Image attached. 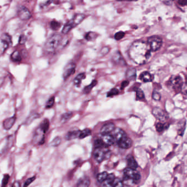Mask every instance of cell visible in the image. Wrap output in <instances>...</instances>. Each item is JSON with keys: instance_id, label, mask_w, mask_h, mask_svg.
<instances>
[{"instance_id": "cell-46", "label": "cell", "mask_w": 187, "mask_h": 187, "mask_svg": "<svg viewBox=\"0 0 187 187\" xmlns=\"http://www.w3.org/2000/svg\"><path fill=\"white\" fill-rule=\"evenodd\" d=\"M152 98L153 100L155 101H159L161 99V95L158 92H153L152 94Z\"/></svg>"}, {"instance_id": "cell-43", "label": "cell", "mask_w": 187, "mask_h": 187, "mask_svg": "<svg viewBox=\"0 0 187 187\" xmlns=\"http://www.w3.org/2000/svg\"><path fill=\"white\" fill-rule=\"evenodd\" d=\"M136 97L139 100H142L144 98V92L141 89H138L136 90Z\"/></svg>"}, {"instance_id": "cell-51", "label": "cell", "mask_w": 187, "mask_h": 187, "mask_svg": "<svg viewBox=\"0 0 187 187\" xmlns=\"http://www.w3.org/2000/svg\"><path fill=\"white\" fill-rule=\"evenodd\" d=\"M52 1L53 0H47L46 1H45L44 2H43V4H41V7H42V8L47 7V6H48V5L50 4L52 2Z\"/></svg>"}, {"instance_id": "cell-50", "label": "cell", "mask_w": 187, "mask_h": 187, "mask_svg": "<svg viewBox=\"0 0 187 187\" xmlns=\"http://www.w3.org/2000/svg\"><path fill=\"white\" fill-rule=\"evenodd\" d=\"M181 92L184 94H187V80L185 83H183V86L181 89Z\"/></svg>"}, {"instance_id": "cell-34", "label": "cell", "mask_w": 187, "mask_h": 187, "mask_svg": "<svg viewBox=\"0 0 187 187\" xmlns=\"http://www.w3.org/2000/svg\"><path fill=\"white\" fill-rule=\"evenodd\" d=\"M97 34L95 32H89L88 33H87L85 35V38L87 41H93V40L95 39H96V37H97Z\"/></svg>"}, {"instance_id": "cell-53", "label": "cell", "mask_w": 187, "mask_h": 187, "mask_svg": "<svg viewBox=\"0 0 187 187\" xmlns=\"http://www.w3.org/2000/svg\"><path fill=\"white\" fill-rule=\"evenodd\" d=\"M178 2L182 6H187V0H178Z\"/></svg>"}, {"instance_id": "cell-17", "label": "cell", "mask_w": 187, "mask_h": 187, "mask_svg": "<svg viewBox=\"0 0 187 187\" xmlns=\"http://www.w3.org/2000/svg\"><path fill=\"white\" fill-rule=\"evenodd\" d=\"M101 139L102 140L103 142L104 143L105 146H109L112 145L115 142V139L112 134H106V135H102V137Z\"/></svg>"}, {"instance_id": "cell-5", "label": "cell", "mask_w": 187, "mask_h": 187, "mask_svg": "<svg viewBox=\"0 0 187 187\" xmlns=\"http://www.w3.org/2000/svg\"><path fill=\"white\" fill-rule=\"evenodd\" d=\"M147 43L151 51L155 52L161 48L162 41L160 37L158 36H153L148 38Z\"/></svg>"}, {"instance_id": "cell-10", "label": "cell", "mask_w": 187, "mask_h": 187, "mask_svg": "<svg viewBox=\"0 0 187 187\" xmlns=\"http://www.w3.org/2000/svg\"><path fill=\"white\" fill-rule=\"evenodd\" d=\"M118 144L120 148L123 149H129L132 145V141L131 139L126 136L119 141L118 142Z\"/></svg>"}, {"instance_id": "cell-7", "label": "cell", "mask_w": 187, "mask_h": 187, "mask_svg": "<svg viewBox=\"0 0 187 187\" xmlns=\"http://www.w3.org/2000/svg\"><path fill=\"white\" fill-rule=\"evenodd\" d=\"M152 114L157 119L161 122H165L169 118L168 114L165 111L158 107H154L153 109Z\"/></svg>"}, {"instance_id": "cell-56", "label": "cell", "mask_w": 187, "mask_h": 187, "mask_svg": "<svg viewBox=\"0 0 187 187\" xmlns=\"http://www.w3.org/2000/svg\"><path fill=\"white\" fill-rule=\"evenodd\" d=\"M119 1H137V0H117Z\"/></svg>"}, {"instance_id": "cell-14", "label": "cell", "mask_w": 187, "mask_h": 187, "mask_svg": "<svg viewBox=\"0 0 187 187\" xmlns=\"http://www.w3.org/2000/svg\"><path fill=\"white\" fill-rule=\"evenodd\" d=\"M76 65L74 64H70L66 67L64 73L63 74V78L64 80L69 78L72 74H74L75 71Z\"/></svg>"}, {"instance_id": "cell-26", "label": "cell", "mask_w": 187, "mask_h": 187, "mask_svg": "<svg viewBox=\"0 0 187 187\" xmlns=\"http://www.w3.org/2000/svg\"><path fill=\"white\" fill-rule=\"evenodd\" d=\"M186 128V120L185 119H182L181 121L179 122L177 127L178 134L180 136H183L184 131Z\"/></svg>"}, {"instance_id": "cell-44", "label": "cell", "mask_w": 187, "mask_h": 187, "mask_svg": "<svg viewBox=\"0 0 187 187\" xmlns=\"http://www.w3.org/2000/svg\"><path fill=\"white\" fill-rule=\"evenodd\" d=\"M9 179V176L8 174H6L4 176V178L2 181V187H5L7 183H8Z\"/></svg>"}, {"instance_id": "cell-2", "label": "cell", "mask_w": 187, "mask_h": 187, "mask_svg": "<svg viewBox=\"0 0 187 187\" xmlns=\"http://www.w3.org/2000/svg\"><path fill=\"white\" fill-rule=\"evenodd\" d=\"M62 41L61 35L58 34H54L51 36L46 41L44 44V49L48 52H53L57 49Z\"/></svg>"}, {"instance_id": "cell-38", "label": "cell", "mask_w": 187, "mask_h": 187, "mask_svg": "<svg viewBox=\"0 0 187 187\" xmlns=\"http://www.w3.org/2000/svg\"><path fill=\"white\" fill-rule=\"evenodd\" d=\"M61 141L60 137H55L54 139L53 140L50 144V146H52L53 147H57V146H59L60 144Z\"/></svg>"}, {"instance_id": "cell-20", "label": "cell", "mask_w": 187, "mask_h": 187, "mask_svg": "<svg viewBox=\"0 0 187 187\" xmlns=\"http://www.w3.org/2000/svg\"><path fill=\"white\" fill-rule=\"evenodd\" d=\"M115 179V176L113 174H108L107 178L102 183L103 187H113V182Z\"/></svg>"}, {"instance_id": "cell-57", "label": "cell", "mask_w": 187, "mask_h": 187, "mask_svg": "<svg viewBox=\"0 0 187 187\" xmlns=\"http://www.w3.org/2000/svg\"><path fill=\"white\" fill-rule=\"evenodd\" d=\"M186 187H187V186H186Z\"/></svg>"}, {"instance_id": "cell-4", "label": "cell", "mask_w": 187, "mask_h": 187, "mask_svg": "<svg viewBox=\"0 0 187 187\" xmlns=\"http://www.w3.org/2000/svg\"><path fill=\"white\" fill-rule=\"evenodd\" d=\"M123 179L125 181L131 180L133 183L138 184L141 179V175L136 170L127 167L124 170Z\"/></svg>"}, {"instance_id": "cell-25", "label": "cell", "mask_w": 187, "mask_h": 187, "mask_svg": "<svg viewBox=\"0 0 187 187\" xmlns=\"http://www.w3.org/2000/svg\"><path fill=\"white\" fill-rule=\"evenodd\" d=\"M11 59L13 62H20L22 61V55L18 50H15L12 53L11 55Z\"/></svg>"}, {"instance_id": "cell-18", "label": "cell", "mask_w": 187, "mask_h": 187, "mask_svg": "<svg viewBox=\"0 0 187 187\" xmlns=\"http://www.w3.org/2000/svg\"><path fill=\"white\" fill-rule=\"evenodd\" d=\"M126 161L128 167L133 170H136V169L138 167V164L132 155H128L126 157Z\"/></svg>"}, {"instance_id": "cell-23", "label": "cell", "mask_w": 187, "mask_h": 187, "mask_svg": "<svg viewBox=\"0 0 187 187\" xmlns=\"http://www.w3.org/2000/svg\"><path fill=\"white\" fill-rule=\"evenodd\" d=\"M113 60L117 64L122 65H125V61L124 60V59L122 57L121 54L119 52L116 53L114 54L113 57Z\"/></svg>"}, {"instance_id": "cell-30", "label": "cell", "mask_w": 187, "mask_h": 187, "mask_svg": "<svg viewBox=\"0 0 187 187\" xmlns=\"http://www.w3.org/2000/svg\"><path fill=\"white\" fill-rule=\"evenodd\" d=\"M39 127L46 133L49 127V122L47 119H45L43 122L41 123Z\"/></svg>"}, {"instance_id": "cell-35", "label": "cell", "mask_w": 187, "mask_h": 187, "mask_svg": "<svg viewBox=\"0 0 187 187\" xmlns=\"http://www.w3.org/2000/svg\"><path fill=\"white\" fill-rule=\"evenodd\" d=\"M61 27V24L59 22L55 20H53L50 22V28L53 30H58Z\"/></svg>"}, {"instance_id": "cell-28", "label": "cell", "mask_w": 187, "mask_h": 187, "mask_svg": "<svg viewBox=\"0 0 187 187\" xmlns=\"http://www.w3.org/2000/svg\"><path fill=\"white\" fill-rule=\"evenodd\" d=\"M156 130L158 132H160L166 129H167L169 127V125L166 123H162L161 122L158 123L156 125Z\"/></svg>"}, {"instance_id": "cell-32", "label": "cell", "mask_w": 187, "mask_h": 187, "mask_svg": "<svg viewBox=\"0 0 187 187\" xmlns=\"http://www.w3.org/2000/svg\"><path fill=\"white\" fill-rule=\"evenodd\" d=\"M85 78V75L84 74H78L77 76L74 78V84L77 86L79 85L82 81V80Z\"/></svg>"}, {"instance_id": "cell-8", "label": "cell", "mask_w": 187, "mask_h": 187, "mask_svg": "<svg viewBox=\"0 0 187 187\" xmlns=\"http://www.w3.org/2000/svg\"><path fill=\"white\" fill-rule=\"evenodd\" d=\"M18 16L22 20H27L30 19L32 15L29 9L22 6L18 10Z\"/></svg>"}, {"instance_id": "cell-37", "label": "cell", "mask_w": 187, "mask_h": 187, "mask_svg": "<svg viewBox=\"0 0 187 187\" xmlns=\"http://www.w3.org/2000/svg\"><path fill=\"white\" fill-rule=\"evenodd\" d=\"M72 116V112H67L62 115L61 118V121L62 123H65L68 121Z\"/></svg>"}, {"instance_id": "cell-15", "label": "cell", "mask_w": 187, "mask_h": 187, "mask_svg": "<svg viewBox=\"0 0 187 187\" xmlns=\"http://www.w3.org/2000/svg\"><path fill=\"white\" fill-rule=\"evenodd\" d=\"M85 18V15L84 14L79 13V14H76L72 18V19L70 20V22L72 24V26H74V27H75L80 23H81Z\"/></svg>"}, {"instance_id": "cell-16", "label": "cell", "mask_w": 187, "mask_h": 187, "mask_svg": "<svg viewBox=\"0 0 187 187\" xmlns=\"http://www.w3.org/2000/svg\"><path fill=\"white\" fill-rule=\"evenodd\" d=\"M15 120H16V118L15 116L6 119L3 122L4 128L6 130H10L14 125Z\"/></svg>"}, {"instance_id": "cell-49", "label": "cell", "mask_w": 187, "mask_h": 187, "mask_svg": "<svg viewBox=\"0 0 187 187\" xmlns=\"http://www.w3.org/2000/svg\"><path fill=\"white\" fill-rule=\"evenodd\" d=\"M26 37L25 35H20V37H19V42L20 44H24L26 42Z\"/></svg>"}, {"instance_id": "cell-52", "label": "cell", "mask_w": 187, "mask_h": 187, "mask_svg": "<svg viewBox=\"0 0 187 187\" xmlns=\"http://www.w3.org/2000/svg\"><path fill=\"white\" fill-rule=\"evenodd\" d=\"M129 84V81H125L124 82H123L121 85V89L123 90L125 88H126Z\"/></svg>"}, {"instance_id": "cell-19", "label": "cell", "mask_w": 187, "mask_h": 187, "mask_svg": "<svg viewBox=\"0 0 187 187\" xmlns=\"http://www.w3.org/2000/svg\"><path fill=\"white\" fill-rule=\"evenodd\" d=\"M90 185V179L87 176H84L79 179L77 187H89Z\"/></svg>"}, {"instance_id": "cell-47", "label": "cell", "mask_w": 187, "mask_h": 187, "mask_svg": "<svg viewBox=\"0 0 187 187\" xmlns=\"http://www.w3.org/2000/svg\"><path fill=\"white\" fill-rule=\"evenodd\" d=\"M35 179H36V177H35V176H34V177H32L31 178L27 179L25 181L24 184V187H28L30 184L31 183H32L35 181Z\"/></svg>"}, {"instance_id": "cell-22", "label": "cell", "mask_w": 187, "mask_h": 187, "mask_svg": "<svg viewBox=\"0 0 187 187\" xmlns=\"http://www.w3.org/2000/svg\"><path fill=\"white\" fill-rule=\"evenodd\" d=\"M139 78L144 82H151L153 80V76L148 72H142L139 77Z\"/></svg>"}, {"instance_id": "cell-36", "label": "cell", "mask_w": 187, "mask_h": 187, "mask_svg": "<svg viewBox=\"0 0 187 187\" xmlns=\"http://www.w3.org/2000/svg\"><path fill=\"white\" fill-rule=\"evenodd\" d=\"M96 84H97V81H92V83H91L90 85H88L87 87L84 88V93L88 94L89 92H90V91L92 90V88L94 87L96 85Z\"/></svg>"}, {"instance_id": "cell-24", "label": "cell", "mask_w": 187, "mask_h": 187, "mask_svg": "<svg viewBox=\"0 0 187 187\" xmlns=\"http://www.w3.org/2000/svg\"><path fill=\"white\" fill-rule=\"evenodd\" d=\"M80 131L78 130H72L69 131L66 134L65 136V139L66 140H71L76 138L79 137Z\"/></svg>"}, {"instance_id": "cell-31", "label": "cell", "mask_w": 187, "mask_h": 187, "mask_svg": "<svg viewBox=\"0 0 187 187\" xmlns=\"http://www.w3.org/2000/svg\"><path fill=\"white\" fill-rule=\"evenodd\" d=\"M91 130L89 129H85L83 130L80 131V134L79 135V138L81 139H83L85 137H87V136H89L91 135Z\"/></svg>"}, {"instance_id": "cell-45", "label": "cell", "mask_w": 187, "mask_h": 187, "mask_svg": "<svg viewBox=\"0 0 187 187\" xmlns=\"http://www.w3.org/2000/svg\"><path fill=\"white\" fill-rule=\"evenodd\" d=\"M119 93V90L116 88H113L111 90H110L107 94L108 97H112L114 95H117Z\"/></svg>"}, {"instance_id": "cell-21", "label": "cell", "mask_w": 187, "mask_h": 187, "mask_svg": "<svg viewBox=\"0 0 187 187\" xmlns=\"http://www.w3.org/2000/svg\"><path fill=\"white\" fill-rule=\"evenodd\" d=\"M126 77L127 81H134L136 77V71L133 67L128 69L126 72Z\"/></svg>"}, {"instance_id": "cell-39", "label": "cell", "mask_w": 187, "mask_h": 187, "mask_svg": "<svg viewBox=\"0 0 187 187\" xmlns=\"http://www.w3.org/2000/svg\"><path fill=\"white\" fill-rule=\"evenodd\" d=\"M94 146H95V148H101V147H104L105 146L104 143L103 142L102 140L101 139H96L95 141Z\"/></svg>"}, {"instance_id": "cell-6", "label": "cell", "mask_w": 187, "mask_h": 187, "mask_svg": "<svg viewBox=\"0 0 187 187\" xmlns=\"http://www.w3.org/2000/svg\"><path fill=\"white\" fill-rule=\"evenodd\" d=\"M109 153V151L106 148H104V147L101 148H95L93 153V156L96 161L100 163L107 158Z\"/></svg>"}, {"instance_id": "cell-54", "label": "cell", "mask_w": 187, "mask_h": 187, "mask_svg": "<svg viewBox=\"0 0 187 187\" xmlns=\"http://www.w3.org/2000/svg\"><path fill=\"white\" fill-rule=\"evenodd\" d=\"M109 48L108 47H104V48H102L101 49V52L102 54L105 55V54H107L109 53Z\"/></svg>"}, {"instance_id": "cell-27", "label": "cell", "mask_w": 187, "mask_h": 187, "mask_svg": "<svg viewBox=\"0 0 187 187\" xmlns=\"http://www.w3.org/2000/svg\"><path fill=\"white\" fill-rule=\"evenodd\" d=\"M39 117V115L38 113H31L30 115L26 118V120H25V124L26 125H29V124H30L31 123L33 122L35 119Z\"/></svg>"}, {"instance_id": "cell-9", "label": "cell", "mask_w": 187, "mask_h": 187, "mask_svg": "<svg viewBox=\"0 0 187 187\" xmlns=\"http://www.w3.org/2000/svg\"><path fill=\"white\" fill-rule=\"evenodd\" d=\"M44 134L45 132L39 127L36 130L33 137V141L35 144H43Z\"/></svg>"}, {"instance_id": "cell-12", "label": "cell", "mask_w": 187, "mask_h": 187, "mask_svg": "<svg viewBox=\"0 0 187 187\" xmlns=\"http://www.w3.org/2000/svg\"><path fill=\"white\" fill-rule=\"evenodd\" d=\"M1 42L4 46V50H6L12 43V38L10 35L7 34H4L1 37Z\"/></svg>"}, {"instance_id": "cell-13", "label": "cell", "mask_w": 187, "mask_h": 187, "mask_svg": "<svg viewBox=\"0 0 187 187\" xmlns=\"http://www.w3.org/2000/svg\"><path fill=\"white\" fill-rule=\"evenodd\" d=\"M116 127L113 123H107L104 124L101 129L100 133L102 135L109 134L113 132V131L115 129Z\"/></svg>"}, {"instance_id": "cell-1", "label": "cell", "mask_w": 187, "mask_h": 187, "mask_svg": "<svg viewBox=\"0 0 187 187\" xmlns=\"http://www.w3.org/2000/svg\"><path fill=\"white\" fill-rule=\"evenodd\" d=\"M129 55L131 59L139 65L147 62L151 56V50L148 43L142 41H136L132 44Z\"/></svg>"}, {"instance_id": "cell-55", "label": "cell", "mask_w": 187, "mask_h": 187, "mask_svg": "<svg viewBox=\"0 0 187 187\" xmlns=\"http://www.w3.org/2000/svg\"><path fill=\"white\" fill-rule=\"evenodd\" d=\"M12 187H21V186H20V183L19 182L16 181V182H15L14 183H13Z\"/></svg>"}, {"instance_id": "cell-42", "label": "cell", "mask_w": 187, "mask_h": 187, "mask_svg": "<svg viewBox=\"0 0 187 187\" xmlns=\"http://www.w3.org/2000/svg\"><path fill=\"white\" fill-rule=\"evenodd\" d=\"M54 102H55V97H52L51 98H50L46 104V108L47 109L51 108L54 104Z\"/></svg>"}, {"instance_id": "cell-29", "label": "cell", "mask_w": 187, "mask_h": 187, "mask_svg": "<svg viewBox=\"0 0 187 187\" xmlns=\"http://www.w3.org/2000/svg\"><path fill=\"white\" fill-rule=\"evenodd\" d=\"M73 28H74V26H72L71 22H67L64 26V27L62 30V33L64 35H66V34H68Z\"/></svg>"}, {"instance_id": "cell-40", "label": "cell", "mask_w": 187, "mask_h": 187, "mask_svg": "<svg viewBox=\"0 0 187 187\" xmlns=\"http://www.w3.org/2000/svg\"><path fill=\"white\" fill-rule=\"evenodd\" d=\"M113 187H124L123 183L120 179H115L113 182Z\"/></svg>"}, {"instance_id": "cell-11", "label": "cell", "mask_w": 187, "mask_h": 187, "mask_svg": "<svg viewBox=\"0 0 187 187\" xmlns=\"http://www.w3.org/2000/svg\"><path fill=\"white\" fill-rule=\"evenodd\" d=\"M112 132L113 134L112 135H113L115 141L117 142L123 137L127 136L125 132L122 130V129H120L119 127L115 128V129Z\"/></svg>"}, {"instance_id": "cell-33", "label": "cell", "mask_w": 187, "mask_h": 187, "mask_svg": "<svg viewBox=\"0 0 187 187\" xmlns=\"http://www.w3.org/2000/svg\"><path fill=\"white\" fill-rule=\"evenodd\" d=\"M108 174H107V172H105V171L97 175V179L98 182H99L100 183H103L107 178Z\"/></svg>"}, {"instance_id": "cell-41", "label": "cell", "mask_w": 187, "mask_h": 187, "mask_svg": "<svg viewBox=\"0 0 187 187\" xmlns=\"http://www.w3.org/2000/svg\"><path fill=\"white\" fill-rule=\"evenodd\" d=\"M125 36V33L123 31H119L117 32L114 35V39L117 41L122 39Z\"/></svg>"}, {"instance_id": "cell-3", "label": "cell", "mask_w": 187, "mask_h": 187, "mask_svg": "<svg viewBox=\"0 0 187 187\" xmlns=\"http://www.w3.org/2000/svg\"><path fill=\"white\" fill-rule=\"evenodd\" d=\"M183 83V79L181 76H172L167 82V85L169 89L177 94L181 92Z\"/></svg>"}, {"instance_id": "cell-48", "label": "cell", "mask_w": 187, "mask_h": 187, "mask_svg": "<svg viewBox=\"0 0 187 187\" xmlns=\"http://www.w3.org/2000/svg\"><path fill=\"white\" fill-rule=\"evenodd\" d=\"M161 3L166 6H171L173 4L174 0H160Z\"/></svg>"}]
</instances>
